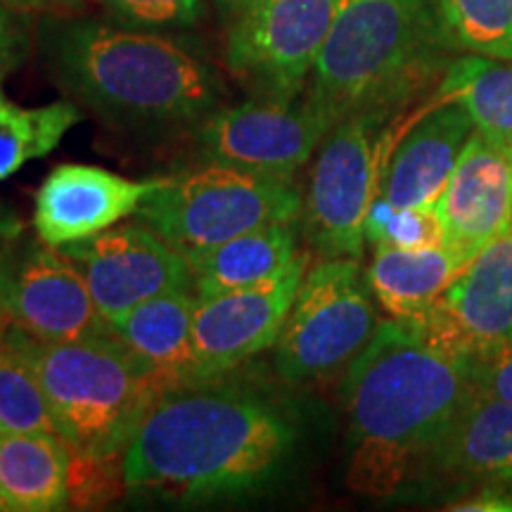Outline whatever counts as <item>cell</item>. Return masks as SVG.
<instances>
[{
  "mask_svg": "<svg viewBox=\"0 0 512 512\" xmlns=\"http://www.w3.org/2000/svg\"><path fill=\"white\" fill-rule=\"evenodd\" d=\"M475 389V354L430 318L382 320L344 370L347 484L392 498L411 489Z\"/></svg>",
  "mask_w": 512,
  "mask_h": 512,
  "instance_id": "6da1fadb",
  "label": "cell"
},
{
  "mask_svg": "<svg viewBox=\"0 0 512 512\" xmlns=\"http://www.w3.org/2000/svg\"><path fill=\"white\" fill-rule=\"evenodd\" d=\"M211 382L157 396L121 456L128 489L204 501L252 494L280 475L297 444L292 422L264 396Z\"/></svg>",
  "mask_w": 512,
  "mask_h": 512,
  "instance_id": "7a4b0ae2",
  "label": "cell"
},
{
  "mask_svg": "<svg viewBox=\"0 0 512 512\" xmlns=\"http://www.w3.org/2000/svg\"><path fill=\"white\" fill-rule=\"evenodd\" d=\"M43 48L74 102L133 131L197 126L226 93L204 57L162 31L57 17L43 24Z\"/></svg>",
  "mask_w": 512,
  "mask_h": 512,
  "instance_id": "3957f363",
  "label": "cell"
},
{
  "mask_svg": "<svg viewBox=\"0 0 512 512\" xmlns=\"http://www.w3.org/2000/svg\"><path fill=\"white\" fill-rule=\"evenodd\" d=\"M446 38L432 0H337L302 98L337 121L406 102L446 69Z\"/></svg>",
  "mask_w": 512,
  "mask_h": 512,
  "instance_id": "277c9868",
  "label": "cell"
},
{
  "mask_svg": "<svg viewBox=\"0 0 512 512\" xmlns=\"http://www.w3.org/2000/svg\"><path fill=\"white\" fill-rule=\"evenodd\" d=\"M34 366L57 434L76 458L124 456L145 413L166 384L114 332L72 342H43L5 325Z\"/></svg>",
  "mask_w": 512,
  "mask_h": 512,
  "instance_id": "5b68a950",
  "label": "cell"
},
{
  "mask_svg": "<svg viewBox=\"0 0 512 512\" xmlns=\"http://www.w3.org/2000/svg\"><path fill=\"white\" fill-rule=\"evenodd\" d=\"M304 192L290 176L204 162L159 178L136 219L183 256L273 223H302Z\"/></svg>",
  "mask_w": 512,
  "mask_h": 512,
  "instance_id": "8992f818",
  "label": "cell"
},
{
  "mask_svg": "<svg viewBox=\"0 0 512 512\" xmlns=\"http://www.w3.org/2000/svg\"><path fill=\"white\" fill-rule=\"evenodd\" d=\"M380 323L358 259H320L306 271L275 339V368L292 384L337 375L368 347Z\"/></svg>",
  "mask_w": 512,
  "mask_h": 512,
  "instance_id": "52a82bcc",
  "label": "cell"
},
{
  "mask_svg": "<svg viewBox=\"0 0 512 512\" xmlns=\"http://www.w3.org/2000/svg\"><path fill=\"white\" fill-rule=\"evenodd\" d=\"M394 119L377 112L351 114L320 143L302 209L304 238L320 259L361 261Z\"/></svg>",
  "mask_w": 512,
  "mask_h": 512,
  "instance_id": "ba28073f",
  "label": "cell"
},
{
  "mask_svg": "<svg viewBox=\"0 0 512 512\" xmlns=\"http://www.w3.org/2000/svg\"><path fill=\"white\" fill-rule=\"evenodd\" d=\"M337 0H254L230 17L226 67L254 98L294 102L306 91Z\"/></svg>",
  "mask_w": 512,
  "mask_h": 512,
  "instance_id": "9c48e42d",
  "label": "cell"
},
{
  "mask_svg": "<svg viewBox=\"0 0 512 512\" xmlns=\"http://www.w3.org/2000/svg\"><path fill=\"white\" fill-rule=\"evenodd\" d=\"M0 311L10 325L43 342L112 332L79 266L38 235H19L0 268Z\"/></svg>",
  "mask_w": 512,
  "mask_h": 512,
  "instance_id": "30bf717a",
  "label": "cell"
},
{
  "mask_svg": "<svg viewBox=\"0 0 512 512\" xmlns=\"http://www.w3.org/2000/svg\"><path fill=\"white\" fill-rule=\"evenodd\" d=\"M330 128V119L304 98H252L211 112L195 126V140L204 162L294 178L311 162Z\"/></svg>",
  "mask_w": 512,
  "mask_h": 512,
  "instance_id": "8fae6325",
  "label": "cell"
},
{
  "mask_svg": "<svg viewBox=\"0 0 512 512\" xmlns=\"http://www.w3.org/2000/svg\"><path fill=\"white\" fill-rule=\"evenodd\" d=\"M309 266L311 256L299 252L297 259L273 278L197 299L192 351L200 382L219 380L261 351L273 349Z\"/></svg>",
  "mask_w": 512,
  "mask_h": 512,
  "instance_id": "7c38bea8",
  "label": "cell"
},
{
  "mask_svg": "<svg viewBox=\"0 0 512 512\" xmlns=\"http://www.w3.org/2000/svg\"><path fill=\"white\" fill-rule=\"evenodd\" d=\"M60 249L79 266L107 323L157 294L192 287L188 259L140 221Z\"/></svg>",
  "mask_w": 512,
  "mask_h": 512,
  "instance_id": "4fadbf2b",
  "label": "cell"
},
{
  "mask_svg": "<svg viewBox=\"0 0 512 512\" xmlns=\"http://www.w3.org/2000/svg\"><path fill=\"white\" fill-rule=\"evenodd\" d=\"M434 211L441 242L465 264L512 230V147L475 128Z\"/></svg>",
  "mask_w": 512,
  "mask_h": 512,
  "instance_id": "5bb4252c",
  "label": "cell"
},
{
  "mask_svg": "<svg viewBox=\"0 0 512 512\" xmlns=\"http://www.w3.org/2000/svg\"><path fill=\"white\" fill-rule=\"evenodd\" d=\"M159 178H126L93 164H60L36 192L34 233L50 247L81 242L117 226L157 188Z\"/></svg>",
  "mask_w": 512,
  "mask_h": 512,
  "instance_id": "9a60e30c",
  "label": "cell"
},
{
  "mask_svg": "<svg viewBox=\"0 0 512 512\" xmlns=\"http://www.w3.org/2000/svg\"><path fill=\"white\" fill-rule=\"evenodd\" d=\"M472 131L463 107L432 100L387 155L377 197L392 207H434Z\"/></svg>",
  "mask_w": 512,
  "mask_h": 512,
  "instance_id": "2e32d148",
  "label": "cell"
},
{
  "mask_svg": "<svg viewBox=\"0 0 512 512\" xmlns=\"http://www.w3.org/2000/svg\"><path fill=\"white\" fill-rule=\"evenodd\" d=\"M425 318L475 356L512 349V230L467 264Z\"/></svg>",
  "mask_w": 512,
  "mask_h": 512,
  "instance_id": "e0dca14e",
  "label": "cell"
},
{
  "mask_svg": "<svg viewBox=\"0 0 512 512\" xmlns=\"http://www.w3.org/2000/svg\"><path fill=\"white\" fill-rule=\"evenodd\" d=\"M486 482H512V403L475 387L415 484L456 486L460 494Z\"/></svg>",
  "mask_w": 512,
  "mask_h": 512,
  "instance_id": "ac0fdd59",
  "label": "cell"
},
{
  "mask_svg": "<svg viewBox=\"0 0 512 512\" xmlns=\"http://www.w3.org/2000/svg\"><path fill=\"white\" fill-rule=\"evenodd\" d=\"M197 294L192 287L171 290L140 302L110 320V330L169 387L200 382L192 323Z\"/></svg>",
  "mask_w": 512,
  "mask_h": 512,
  "instance_id": "d6986e66",
  "label": "cell"
},
{
  "mask_svg": "<svg viewBox=\"0 0 512 512\" xmlns=\"http://www.w3.org/2000/svg\"><path fill=\"white\" fill-rule=\"evenodd\" d=\"M72 448L57 432H3L0 498L10 512H55L69 505Z\"/></svg>",
  "mask_w": 512,
  "mask_h": 512,
  "instance_id": "ffe728a7",
  "label": "cell"
},
{
  "mask_svg": "<svg viewBox=\"0 0 512 512\" xmlns=\"http://www.w3.org/2000/svg\"><path fill=\"white\" fill-rule=\"evenodd\" d=\"M366 280L389 318H425L467 264L444 242L430 247H373Z\"/></svg>",
  "mask_w": 512,
  "mask_h": 512,
  "instance_id": "44dd1931",
  "label": "cell"
},
{
  "mask_svg": "<svg viewBox=\"0 0 512 512\" xmlns=\"http://www.w3.org/2000/svg\"><path fill=\"white\" fill-rule=\"evenodd\" d=\"M299 223H273L185 256L197 299L242 290L285 271L299 256Z\"/></svg>",
  "mask_w": 512,
  "mask_h": 512,
  "instance_id": "7402d4cb",
  "label": "cell"
},
{
  "mask_svg": "<svg viewBox=\"0 0 512 512\" xmlns=\"http://www.w3.org/2000/svg\"><path fill=\"white\" fill-rule=\"evenodd\" d=\"M434 100L456 102L479 133L512 147V62L484 55L448 60Z\"/></svg>",
  "mask_w": 512,
  "mask_h": 512,
  "instance_id": "603a6c76",
  "label": "cell"
},
{
  "mask_svg": "<svg viewBox=\"0 0 512 512\" xmlns=\"http://www.w3.org/2000/svg\"><path fill=\"white\" fill-rule=\"evenodd\" d=\"M79 121L81 112L74 100L24 107L0 91V183L34 159L55 152Z\"/></svg>",
  "mask_w": 512,
  "mask_h": 512,
  "instance_id": "cb8c5ba5",
  "label": "cell"
},
{
  "mask_svg": "<svg viewBox=\"0 0 512 512\" xmlns=\"http://www.w3.org/2000/svg\"><path fill=\"white\" fill-rule=\"evenodd\" d=\"M451 53L512 62V0H432Z\"/></svg>",
  "mask_w": 512,
  "mask_h": 512,
  "instance_id": "d4e9b609",
  "label": "cell"
},
{
  "mask_svg": "<svg viewBox=\"0 0 512 512\" xmlns=\"http://www.w3.org/2000/svg\"><path fill=\"white\" fill-rule=\"evenodd\" d=\"M0 427L3 432H57L41 380L8 330L0 332Z\"/></svg>",
  "mask_w": 512,
  "mask_h": 512,
  "instance_id": "484cf974",
  "label": "cell"
},
{
  "mask_svg": "<svg viewBox=\"0 0 512 512\" xmlns=\"http://www.w3.org/2000/svg\"><path fill=\"white\" fill-rule=\"evenodd\" d=\"M366 242L373 247L441 245V226L434 207H392L375 197L366 219Z\"/></svg>",
  "mask_w": 512,
  "mask_h": 512,
  "instance_id": "4316f807",
  "label": "cell"
},
{
  "mask_svg": "<svg viewBox=\"0 0 512 512\" xmlns=\"http://www.w3.org/2000/svg\"><path fill=\"white\" fill-rule=\"evenodd\" d=\"M119 24L147 31L192 29L204 19V0H98Z\"/></svg>",
  "mask_w": 512,
  "mask_h": 512,
  "instance_id": "83f0119b",
  "label": "cell"
},
{
  "mask_svg": "<svg viewBox=\"0 0 512 512\" xmlns=\"http://www.w3.org/2000/svg\"><path fill=\"white\" fill-rule=\"evenodd\" d=\"M31 50V15L0 5V83L22 67Z\"/></svg>",
  "mask_w": 512,
  "mask_h": 512,
  "instance_id": "f1b7e54d",
  "label": "cell"
},
{
  "mask_svg": "<svg viewBox=\"0 0 512 512\" xmlns=\"http://www.w3.org/2000/svg\"><path fill=\"white\" fill-rule=\"evenodd\" d=\"M475 387L512 403V349L475 356Z\"/></svg>",
  "mask_w": 512,
  "mask_h": 512,
  "instance_id": "f546056e",
  "label": "cell"
},
{
  "mask_svg": "<svg viewBox=\"0 0 512 512\" xmlns=\"http://www.w3.org/2000/svg\"><path fill=\"white\" fill-rule=\"evenodd\" d=\"M446 510L456 512H512V482H486L448 498Z\"/></svg>",
  "mask_w": 512,
  "mask_h": 512,
  "instance_id": "4dcf8cb0",
  "label": "cell"
},
{
  "mask_svg": "<svg viewBox=\"0 0 512 512\" xmlns=\"http://www.w3.org/2000/svg\"><path fill=\"white\" fill-rule=\"evenodd\" d=\"M22 233H24V226L22 221L17 219L15 209H10L8 204L0 202V268H3L12 245H15Z\"/></svg>",
  "mask_w": 512,
  "mask_h": 512,
  "instance_id": "1f68e13d",
  "label": "cell"
},
{
  "mask_svg": "<svg viewBox=\"0 0 512 512\" xmlns=\"http://www.w3.org/2000/svg\"><path fill=\"white\" fill-rule=\"evenodd\" d=\"M5 8L24 12V15H34V12H43L53 8V0H0Z\"/></svg>",
  "mask_w": 512,
  "mask_h": 512,
  "instance_id": "d6a6232c",
  "label": "cell"
},
{
  "mask_svg": "<svg viewBox=\"0 0 512 512\" xmlns=\"http://www.w3.org/2000/svg\"><path fill=\"white\" fill-rule=\"evenodd\" d=\"M249 3H254V0H216V5L223 10V15L228 19L233 15H238L240 10H245Z\"/></svg>",
  "mask_w": 512,
  "mask_h": 512,
  "instance_id": "836d02e7",
  "label": "cell"
},
{
  "mask_svg": "<svg viewBox=\"0 0 512 512\" xmlns=\"http://www.w3.org/2000/svg\"><path fill=\"white\" fill-rule=\"evenodd\" d=\"M81 0H53V8H74Z\"/></svg>",
  "mask_w": 512,
  "mask_h": 512,
  "instance_id": "e575fe53",
  "label": "cell"
},
{
  "mask_svg": "<svg viewBox=\"0 0 512 512\" xmlns=\"http://www.w3.org/2000/svg\"><path fill=\"white\" fill-rule=\"evenodd\" d=\"M5 325H8V320H5V316H3V311H0V332L5 330Z\"/></svg>",
  "mask_w": 512,
  "mask_h": 512,
  "instance_id": "d590c367",
  "label": "cell"
},
{
  "mask_svg": "<svg viewBox=\"0 0 512 512\" xmlns=\"http://www.w3.org/2000/svg\"><path fill=\"white\" fill-rule=\"evenodd\" d=\"M0 510H5V508H3V498H0Z\"/></svg>",
  "mask_w": 512,
  "mask_h": 512,
  "instance_id": "8d00e7d4",
  "label": "cell"
},
{
  "mask_svg": "<svg viewBox=\"0 0 512 512\" xmlns=\"http://www.w3.org/2000/svg\"><path fill=\"white\" fill-rule=\"evenodd\" d=\"M0 437H3V427H0Z\"/></svg>",
  "mask_w": 512,
  "mask_h": 512,
  "instance_id": "74e56055",
  "label": "cell"
}]
</instances>
